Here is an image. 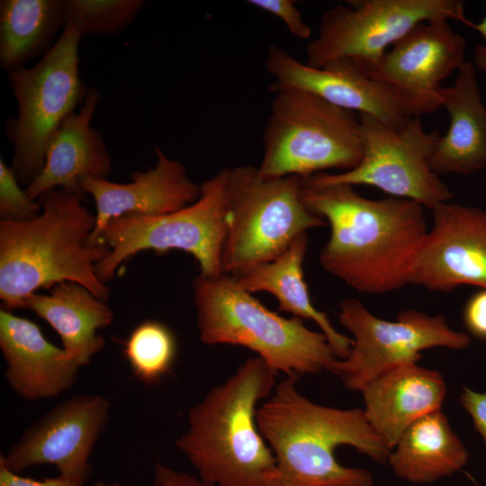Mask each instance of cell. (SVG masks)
Wrapping results in <instances>:
<instances>
[{
  "label": "cell",
  "instance_id": "1",
  "mask_svg": "<svg viewBox=\"0 0 486 486\" xmlns=\"http://www.w3.org/2000/svg\"><path fill=\"white\" fill-rule=\"evenodd\" d=\"M305 206L330 227L322 268L352 289L383 294L410 284L428 229L424 207L403 198L370 199L350 184L303 182Z\"/></svg>",
  "mask_w": 486,
  "mask_h": 486
},
{
  "label": "cell",
  "instance_id": "2",
  "mask_svg": "<svg viewBox=\"0 0 486 486\" xmlns=\"http://www.w3.org/2000/svg\"><path fill=\"white\" fill-rule=\"evenodd\" d=\"M286 376L256 410L258 429L275 458L271 486H373L372 473L340 464L335 450L350 446L385 464L392 450L375 432L364 410L317 404Z\"/></svg>",
  "mask_w": 486,
  "mask_h": 486
},
{
  "label": "cell",
  "instance_id": "3",
  "mask_svg": "<svg viewBox=\"0 0 486 486\" xmlns=\"http://www.w3.org/2000/svg\"><path fill=\"white\" fill-rule=\"evenodd\" d=\"M76 194L57 188L38 202L41 212L22 221H0V299L3 309H22L26 299L40 288L63 282L79 284L106 302L110 292L96 274L95 266L105 258V244L91 246L95 226Z\"/></svg>",
  "mask_w": 486,
  "mask_h": 486
},
{
  "label": "cell",
  "instance_id": "4",
  "mask_svg": "<svg viewBox=\"0 0 486 486\" xmlns=\"http://www.w3.org/2000/svg\"><path fill=\"white\" fill-rule=\"evenodd\" d=\"M275 375L260 357L248 358L189 410L187 429L175 444L200 479L215 486H271L275 458L256 416Z\"/></svg>",
  "mask_w": 486,
  "mask_h": 486
},
{
  "label": "cell",
  "instance_id": "5",
  "mask_svg": "<svg viewBox=\"0 0 486 486\" xmlns=\"http://www.w3.org/2000/svg\"><path fill=\"white\" fill-rule=\"evenodd\" d=\"M197 329L207 346L232 345L255 352L275 374H318L338 359L326 336L297 317L268 310L236 277L199 274L193 282Z\"/></svg>",
  "mask_w": 486,
  "mask_h": 486
},
{
  "label": "cell",
  "instance_id": "6",
  "mask_svg": "<svg viewBox=\"0 0 486 486\" xmlns=\"http://www.w3.org/2000/svg\"><path fill=\"white\" fill-rule=\"evenodd\" d=\"M274 93L257 167L263 176L307 178L358 165L363 141L357 113L298 89Z\"/></svg>",
  "mask_w": 486,
  "mask_h": 486
},
{
  "label": "cell",
  "instance_id": "7",
  "mask_svg": "<svg viewBox=\"0 0 486 486\" xmlns=\"http://www.w3.org/2000/svg\"><path fill=\"white\" fill-rule=\"evenodd\" d=\"M302 185L295 176L268 178L253 166L228 167L223 274L237 276L271 261L301 234L327 224L303 203Z\"/></svg>",
  "mask_w": 486,
  "mask_h": 486
},
{
  "label": "cell",
  "instance_id": "8",
  "mask_svg": "<svg viewBox=\"0 0 486 486\" xmlns=\"http://www.w3.org/2000/svg\"><path fill=\"white\" fill-rule=\"evenodd\" d=\"M80 34L65 25L52 49L32 67L7 72L17 116L6 124L14 147L11 169L28 186L40 172L49 143L62 121L81 106L88 86L79 73Z\"/></svg>",
  "mask_w": 486,
  "mask_h": 486
},
{
  "label": "cell",
  "instance_id": "9",
  "mask_svg": "<svg viewBox=\"0 0 486 486\" xmlns=\"http://www.w3.org/2000/svg\"><path fill=\"white\" fill-rule=\"evenodd\" d=\"M228 168L202 184L200 197L178 211L158 216L126 215L112 220L99 243L109 247L108 256L95 266L103 282L113 278L123 262L151 250L164 254L181 250L194 256L200 274L215 277L222 273L221 256L227 235L226 186Z\"/></svg>",
  "mask_w": 486,
  "mask_h": 486
},
{
  "label": "cell",
  "instance_id": "10",
  "mask_svg": "<svg viewBox=\"0 0 486 486\" xmlns=\"http://www.w3.org/2000/svg\"><path fill=\"white\" fill-rule=\"evenodd\" d=\"M358 116L363 141L358 165L337 174L323 172L303 178L305 184L369 185L430 210L450 201L451 189L429 166L439 130H426L418 116L410 117L400 128L365 114Z\"/></svg>",
  "mask_w": 486,
  "mask_h": 486
},
{
  "label": "cell",
  "instance_id": "11",
  "mask_svg": "<svg viewBox=\"0 0 486 486\" xmlns=\"http://www.w3.org/2000/svg\"><path fill=\"white\" fill-rule=\"evenodd\" d=\"M338 4L322 15L305 63L322 68L349 61L364 72L420 22L446 19L467 22L460 0H354Z\"/></svg>",
  "mask_w": 486,
  "mask_h": 486
},
{
  "label": "cell",
  "instance_id": "12",
  "mask_svg": "<svg viewBox=\"0 0 486 486\" xmlns=\"http://www.w3.org/2000/svg\"><path fill=\"white\" fill-rule=\"evenodd\" d=\"M338 321L352 335L348 356L336 359L329 371L350 391L361 392L377 377L408 364H417L421 352L432 347L464 349L468 334L450 328L442 315L416 310L399 313L394 321L374 315L356 298L343 300Z\"/></svg>",
  "mask_w": 486,
  "mask_h": 486
},
{
  "label": "cell",
  "instance_id": "13",
  "mask_svg": "<svg viewBox=\"0 0 486 486\" xmlns=\"http://www.w3.org/2000/svg\"><path fill=\"white\" fill-rule=\"evenodd\" d=\"M111 403L101 394H77L57 404L32 423L0 463L14 473L52 464L59 474L86 482L90 456L107 426Z\"/></svg>",
  "mask_w": 486,
  "mask_h": 486
},
{
  "label": "cell",
  "instance_id": "14",
  "mask_svg": "<svg viewBox=\"0 0 486 486\" xmlns=\"http://www.w3.org/2000/svg\"><path fill=\"white\" fill-rule=\"evenodd\" d=\"M466 41L446 19L414 26L368 71L392 87L411 116L442 108V83L466 62Z\"/></svg>",
  "mask_w": 486,
  "mask_h": 486
},
{
  "label": "cell",
  "instance_id": "15",
  "mask_svg": "<svg viewBox=\"0 0 486 486\" xmlns=\"http://www.w3.org/2000/svg\"><path fill=\"white\" fill-rule=\"evenodd\" d=\"M432 213L410 284L440 292L464 284L486 288V210L446 202Z\"/></svg>",
  "mask_w": 486,
  "mask_h": 486
},
{
  "label": "cell",
  "instance_id": "16",
  "mask_svg": "<svg viewBox=\"0 0 486 486\" xmlns=\"http://www.w3.org/2000/svg\"><path fill=\"white\" fill-rule=\"evenodd\" d=\"M266 68L274 77L270 86L273 92L284 88L305 91L394 128L401 127L414 117L392 87L370 77L349 61L336 60L322 68H312L281 47L270 45Z\"/></svg>",
  "mask_w": 486,
  "mask_h": 486
},
{
  "label": "cell",
  "instance_id": "17",
  "mask_svg": "<svg viewBox=\"0 0 486 486\" xmlns=\"http://www.w3.org/2000/svg\"><path fill=\"white\" fill-rule=\"evenodd\" d=\"M156 165L145 171H134L130 182L115 183L106 177L86 176L80 180L85 194L94 201L95 226L88 244L96 246L106 225L126 215L158 216L178 211L201 195L202 184L193 181L185 166L154 147Z\"/></svg>",
  "mask_w": 486,
  "mask_h": 486
},
{
  "label": "cell",
  "instance_id": "18",
  "mask_svg": "<svg viewBox=\"0 0 486 486\" xmlns=\"http://www.w3.org/2000/svg\"><path fill=\"white\" fill-rule=\"evenodd\" d=\"M0 348L4 377L14 392L27 400L56 398L77 380L80 365L50 342L33 321L0 310Z\"/></svg>",
  "mask_w": 486,
  "mask_h": 486
},
{
  "label": "cell",
  "instance_id": "19",
  "mask_svg": "<svg viewBox=\"0 0 486 486\" xmlns=\"http://www.w3.org/2000/svg\"><path fill=\"white\" fill-rule=\"evenodd\" d=\"M100 97L98 90L90 86L79 110L62 121L49 143L40 172L25 188L30 198L35 200L47 191L62 188L84 199L82 177L109 176L111 155L103 135L91 123Z\"/></svg>",
  "mask_w": 486,
  "mask_h": 486
},
{
  "label": "cell",
  "instance_id": "20",
  "mask_svg": "<svg viewBox=\"0 0 486 486\" xmlns=\"http://www.w3.org/2000/svg\"><path fill=\"white\" fill-rule=\"evenodd\" d=\"M361 392L368 421L392 450L413 422L440 410L446 384L439 372L408 364L377 377Z\"/></svg>",
  "mask_w": 486,
  "mask_h": 486
},
{
  "label": "cell",
  "instance_id": "21",
  "mask_svg": "<svg viewBox=\"0 0 486 486\" xmlns=\"http://www.w3.org/2000/svg\"><path fill=\"white\" fill-rule=\"evenodd\" d=\"M476 71L472 62L466 61L453 86L443 88L442 107L449 125L429 158L430 168L438 176L472 174L486 166V106Z\"/></svg>",
  "mask_w": 486,
  "mask_h": 486
},
{
  "label": "cell",
  "instance_id": "22",
  "mask_svg": "<svg viewBox=\"0 0 486 486\" xmlns=\"http://www.w3.org/2000/svg\"><path fill=\"white\" fill-rule=\"evenodd\" d=\"M27 308L49 323L58 334L63 348L82 366L105 346L97 333L113 322V312L106 302L85 286L63 282L52 286L49 294H31Z\"/></svg>",
  "mask_w": 486,
  "mask_h": 486
},
{
  "label": "cell",
  "instance_id": "23",
  "mask_svg": "<svg viewBox=\"0 0 486 486\" xmlns=\"http://www.w3.org/2000/svg\"><path fill=\"white\" fill-rule=\"evenodd\" d=\"M308 244V233H302L274 259L256 265L235 277L239 286L252 294L256 292L273 294L280 310L314 321L326 336L337 358L344 359L349 354L352 339L338 331L326 313L313 305L304 280L302 266Z\"/></svg>",
  "mask_w": 486,
  "mask_h": 486
},
{
  "label": "cell",
  "instance_id": "24",
  "mask_svg": "<svg viewBox=\"0 0 486 486\" xmlns=\"http://www.w3.org/2000/svg\"><path fill=\"white\" fill-rule=\"evenodd\" d=\"M393 448L387 463L396 476L415 484L452 475L469 459L468 451L441 410L413 422Z\"/></svg>",
  "mask_w": 486,
  "mask_h": 486
},
{
  "label": "cell",
  "instance_id": "25",
  "mask_svg": "<svg viewBox=\"0 0 486 486\" xmlns=\"http://www.w3.org/2000/svg\"><path fill=\"white\" fill-rule=\"evenodd\" d=\"M65 0L0 1V66L11 70L25 68L43 58L65 27Z\"/></svg>",
  "mask_w": 486,
  "mask_h": 486
},
{
  "label": "cell",
  "instance_id": "26",
  "mask_svg": "<svg viewBox=\"0 0 486 486\" xmlns=\"http://www.w3.org/2000/svg\"><path fill=\"white\" fill-rule=\"evenodd\" d=\"M122 352L134 377L154 385L171 373L177 354L176 338L165 323L148 320L131 330Z\"/></svg>",
  "mask_w": 486,
  "mask_h": 486
},
{
  "label": "cell",
  "instance_id": "27",
  "mask_svg": "<svg viewBox=\"0 0 486 486\" xmlns=\"http://www.w3.org/2000/svg\"><path fill=\"white\" fill-rule=\"evenodd\" d=\"M143 0H65V25L81 37L111 36L126 29L145 4Z\"/></svg>",
  "mask_w": 486,
  "mask_h": 486
},
{
  "label": "cell",
  "instance_id": "28",
  "mask_svg": "<svg viewBox=\"0 0 486 486\" xmlns=\"http://www.w3.org/2000/svg\"><path fill=\"white\" fill-rule=\"evenodd\" d=\"M41 212L38 201L30 198L21 188L16 176L3 158H0V215L3 220L22 221Z\"/></svg>",
  "mask_w": 486,
  "mask_h": 486
},
{
  "label": "cell",
  "instance_id": "29",
  "mask_svg": "<svg viewBox=\"0 0 486 486\" xmlns=\"http://www.w3.org/2000/svg\"><path fill=\"white\" fill-rule=\"evenodd\" d=\"M248 3L278 17L296 38L309 40L311 28L304 22L301 12L292 0H249Z\"/></svg>",
  "mask_w": 486,
  "mask_h": 486
},
{
  "label": "cell",
  "instance_id": "30",
  "mask_svg": "<svg viewBox=\"0 0 486 486\" xmlns=\"http://www.w3.org/2000/svg\"><path fill=\"white\" fill-rule=\"evenodd\" d=\"M463 320L471 335L486 340V288H481L467 300Z\"/></svg>",
  "mask_w": 486,
  "mask_h": 486
},
{
  "label": "cell",
  "instance_id": "31",
  "mask_svg": "<svg viewBox=\"0 0 486 486\" xmlns=\"http://www.w3.org/2000/svg\"><path fill=\"white\" fill-rule=\"evenodd\" d=\"M460 404L472 419L475 430L481 435L486 446V392H478L464 387Z\"/></svg>",
  "mask_w": 486,
  "mask_h": 486
},
{
  "label": "cell",
  "instance_id": "32",
  "mask_svg": "<svg viewBox=\"0 0 486 486\" xmlns=\"http://www.w3.org/2000/svg\"><path fill=\"white\" fill-rule=\"evenodd\" d=\"M85 483L60 474L43 480L23 477L11 472L0 463V486H85Z\"/></svg>",
  "mask_w": 486,
  "mask_h": 486
},
{
  "label": "cell",
  "instance_id": "33",
  "mask_svg": "<svg viewBox=\"0 0 486 486\" xmlns=\"http://www.w3.org/2000/svg\"><path fill=\"white\" fill-rule=\"evenodd\" d=\"M153 486H215L185 472L157 463L155 465Z\"/></svg>",
  "mask_w": 486,
  "mask_h": 486
},
{
  "label": "cell",
  "instance_id": "34",
  "mask_svg": "<svg viewBox=\"0 0 486 486\" xmlns=\"http://www.w3.org/2000/svg\"><path fill=\"white\" fill-rule=\"evenodd\" d=\"M467 25L472 27L483 38L484 42L475 47L473 50V62L475 68L486 74V17L479 22L473 23L469 21Z\"/></svg>",
  "mask_w": 486,
  "mask_h": 486
},
{
  "label": "cell",
  "instance_id": "35",
  "mask_svg": "<svg viewBox=\"0 0 486 486\" xmlns=\"http://www.w3.org/2000/svg\"><path fill=\"white\" fill-rule=\"evenodd\" d=\"M92 486H124L122 485V483L120 482H111V483H107V482H96L95 483H94Z\"/></svg>",
  "mask_w": 486,
  "mask_h": 486
}]
</instances>
